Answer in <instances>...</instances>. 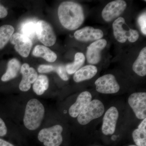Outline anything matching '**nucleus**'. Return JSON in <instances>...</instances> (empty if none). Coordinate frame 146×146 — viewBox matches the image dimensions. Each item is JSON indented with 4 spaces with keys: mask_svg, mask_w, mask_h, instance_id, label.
Segmentation results:
<instances>
[{
    "mask_svg": "<svg viewBox=\"0 0 146 146\" xmlns=\"http://www.w3.org/2000/svg\"><path fill=\"white\" fill-rule=\"evenodd\" d=\"M36 36L46 46H52L56 42V36L52 27L48 22L43 20L36 23Z\"/></svg>",
    "mask_w": 146,
    "mask_h": 146,
    "instance_id": "nucleus-6",
    "label": "nucleus"
},
{
    "mask_svg": "<svg viewBox=\"0 0 146 146\" xmlns=\"http://www.w3.org/2000/svg\"><path fill=\"white\" fill-rule=\"evenodd\" d=\"M21 71L23 78L19 84V89L21 91L26 92L30 89L31 84L36 80L38 74L35 69L30 67L27 63L22 65Z\"/></svg>",
    "mask_w": 146,
    "mask_h": 146,
    "instance_id": "nucleus-13",
    "label": "nucleus"
},
{
    "mask_svg": "<svg viewBox=\"0 0 146 146\" xmlns=\"http://www.w3.org/2000/svg\"><path fill=\"white\" fill-rule=\"evenodd\" d=\"M129 104L133 110L136 117L139 119L146 117V93H134L129 96L128 100Z\"/></svg>",
    "mask_w": 146,
    "mask_h": 146,
    "instance_id": "nucleus-8",
    "label": "nucleus"
},
{
    "mask_svg": "<svg viewBox=\"0 0 146 146\" xmlns=\"http://www.w3.org/2000/svg\"><path fill=\"white\" fill-rule=\"evenodd\" d=\"M56 66L49 65H41L38 68V71L40 73H48L55 71Z\"/></svg>",
    "mask_w": 146,
    "mask_h": 146,
    "instance_id": "nucleus-27",
    "label": "nucleus"
},
{
    "mask_svg": "<svg viewBox=\"0 0 146 146\" xmlns=\"http://www.w3.org/2000/svg\"></svg>",
    "mask_w": 146,
    "mask_h": 146,
    "instance_id": "nucleus-32",
    "label": "nucleus"
},
{
    "mask_svg": "<svg viewBox=\"0 0 146 146\" xmlns=\"http://www.w3.org/2000/svg\"><path fill=\"white\" fill-rule=\"evenodd\" d=\"M127 7L125 1L117 0L108 4L102 11V16L106 22H111L119 17L124 12Z\"/></svg>",
    "mask_w": 146,
    "mask_h": 146,
    "instance_id": "nucleus-9",
    "label": "nucleus"
},
{
    "mask_svg": "<svg viewBox=\"0 0 146 146\" xmlns=\"http://www.w3.org/2000/svg\"><path fill=\"white\" fill-rule=\"evenodd\" d=\"M8 12L6 9L0 4V18H5Z\"/></svg>",
    "mask_w": 146,
    "mask_h": 146,
    "instance_id": "nucleus-29",
    "label": "nucleus"
},
{
    "mask_svg": "<svg viewBox=\"0 0 146 146\" xmlns=\"http://www.w3.org/2000/svg\"><path fill=\"white\" fill-rule=\"evenodd\" d=\"M0 146H15L9 142L0 138Z\"/></svg>",
    "mask_w": 146,
    "mask_h": 146,
    "instance_id": "nucleus-30",
    "label": "nucleus"
},
{
    "mask_svg": "<svg viewBox=\"0 0 146 146\" xmlns=\"http://www.w3.org/2000/svg\"><path fill=\"white\" fill-rule=\"evenodd\" d=\"M132 137L136 146H146V118L133 131Z\"/></svg>",
    "mask_w": 146,
    "mask_h": 146,
    "instance_id": "nucleus-20",
    "label": "nucleus"
},
{
    "mask_svg": "<svg viewBox=\"0 0 146 146\" xmlns=\"http://www.w3.org/2000/svg\"><path fill=\"white\" fill-rule=\"evenodd\" d=\"M33 54L36 57H41L49 62L53 63L57 59L55 53L46 46L37 45L33 51Z\"/></svg>",
    "mask_w": 146,
    "mask_h": 146,
    "instance_id": "nucleus-17",
    "label": "nucleus"
},
{
    "mask_svg": "<svg viewBox=\"0 0 146 146\" xmlns=\"http://www.w3.org/2000/svg\"><path fill=\"white\" fill-rule=\"evenodd\" d=\"M12 44L15 45L14 48L21 56L27 57L29 56L32 46V41L24 35L15 33L10 39Z\"/></svg>",
    "mask_w": 146,
    "mask_h": 146,
    "instance_id": "nucleus-10",
    "label": "nucleus"
},
{
    "mask_svg": "<svg viewBox=\"0 0 146 146\" xmlns=\"http://www.w3.org/2000/svg\"><path fill=\"white\" fill-rule=\"evenodd\" d=\"M36 23L33 21H28L24 23L21 27L22 34L31 40L34 39L36 36Z\"/></svg>",
    "mask_w": 146,
    "mask_h": 146,
    "instance_id": "nucleus-24",
    "label": "nucleus"
},
{
    "mask_svg": "<svg viewBox=\"0 0 146 146\" xmlns=\"http://www.w3.org/2000/svg\"><path fill=\"white\" fill-rule=\"evenodd\" d=\"M49 84V80L47 76L40 75L34 82L33 89L36 95L41 96L48 88Z\"/></svg>",
    "mask_w": 146,
    "mask_h": 146,
    "instance_id": "nucleus-21",
    "label": "nucleus"
},
{
    "mask_svg": "<svg viewBox=\"0 0 146 146\" xmlns=\"http://www.w3.org/2000/svg\"><path fill=\"white\" fill-rule=\"evenodd\" d=\"M96 89L103 94H114L120 90V86L115 76L107 74L102 76L95 82Z\"/></svg>",
    "mask_w": 146,
    "mask_h": 146,
    "instance_id": "nucleus-7",
    "label": "nucleus"
},
{
    "mask_svg": "<svg viewBox=\"0 0 146 146\" xmlns=\"http://www.w3.org/2000/svg\"><path fill=\"white\" fill-rule=\"evenodd\" d=\"M98 69L96 66L88 65L82 67L75 73L74 80L76 82H80L91 79L96 74Z\"/></svg>",
    "mask_w": 146,
    "mask_h": 146,
    "instance_id": "nucleus-16",
    "label": "nucleus"
},
{
    "mask_svg": "<svg viewBox=\"0 0 146 146\" xmlns=\"http://www.w3.org/2000/svg\"><path fill=\"white\" fill-rule=\"evenodd\" d=\"M92 95L88 91H84L78 97L76 102L69 108L70 116L76 118L92 101Z\"/></svg>",
    "mask_w": 146,
    "mask_h": 146,
    "instance_id": "nucleus-15",
    "label": "nucleus"
},
{
    "mask_svg": "<svg viewBox=\"0 0 146 146\" xmlns=\"http://www.w3.org/2000/svg\"><path fill=\"white\" fill-rule=\"evenodd\" d=\"M45 109L42 103L36 99L30 100L27 104L24 115L25 126L30 130L37 129L44 118Z\"/></svg>",
    "mask_w": 146,
    "mask_h": 146,
    "instance_id": "nucleus-2",
    "label": "nucleus"
},
{
    "mask_svg": "<svg viewBox=\"0 0 146 146\" xmlns=\"http://www.w3.org/2000/svg\"><path fill=\"white\" fill-rule=\"evenodd\" d=\"M134 72L140 76L146 75V48L144 47L135 60L132 67Z\"/></svg>",
    "mask_w": 146,
    "mask_h": 146,
    "instance_id": "nucleus-19",
    "label": "nucleus"
},
{
    "mask_svg": "<svg viewBox=\"0 0 146 146\" xmlns=\"http://www.w3.org/2000/svg\"><path fill=\"white\" fill-rule=\"evenodd\" d=\"M63 127L59 125L43 129L38 133V140L45 146H59L63 141Z\"/></svg>",
    "mask_w": 146,
    "mask_h": 146,
    "instance_id": "nucleus-4",
    "label": "nucleus"
},
{
    "mask_svg": "<svg viewBox=\"0 0 146 146\" xmlns=\"http://www.w3.org/2000/svg\"><path fill=\"white\" fill-rule=\"evenodd\" d=\"M74 36L76 39L80 42H88L101 39L104 33L100 29L86 27L76 31Z\"/></svg>",
    "mask_w": 146,
    "mask_h": 146,
    "instance_id": "nucleus-14",
    "label": "nucleus"
},
{
    "mask_svg": "<svg viewBox=\"0 0 146 146\" xmlns=\"http://www.w3.org/2000/svg\"><path fill=\"white\" fill-rule=\"evenodd\" d=\"M107 45L105 39H100L91 44L87 48L86 57L87 62L91 64H97L101 59V52Z\"/></svg>",
    "mask_w": 146,
    "mask_h": 146,
    "instance_id": "nucleus-12",
    "label": "nucleus"
},
{
    "mask_svg": "<svg viewBox=\"0 0 146 146\" xmlns=\"http://www.w3.org/2000/svg\"><path fill=\"white\" fill-rule=\"evenodd\" d=\"M60 23L69 30H75L81 26L84 20L82 6L73 1H65L59 5L58 11Z\"/></svg>",
    "mask_w": 146,
    "mask_h": 146,
    "instance_id": "nucleus-1",
    "label": "nucleus"
},
{
    "mask_svg": "<svg viewBox=\"0 0 146 146\" xmlns=\"http://www.w3.org/2000/svg\"><path fill=\"white\" fill-rule=\"evenodd\" d=\"M14 31V28L10 25H3L0 27V50L7 44Z\"/></svg>",
    "mask_w": 146,
    "mask_h": 146,
    "instance_id": "nucleus-23",
    "label": "nucleus"
},
{
    "mask_svg": "<svg viewBox=\"0 0 146 146\" xmlns=\"http://www.w3.org/2000/svg\"><path fill=\"white\" fill-rule=\"evenodd\" d=\"M103 104L98 100L91 101L78 116V121L82 125H85L95 119L101 117L104 113Z\"/></svg>",
    "mask_w": 146,
    "mask_h": 146,
    "instance_id": "nucleus-3",
    "label": "nucleus"
},
{
    "mask_svg": "<svg viewBox=\"0 0 146 146\" xmlns=\"http://www.w3.org/2000/svg\"><path fill=\"white\" fill-rule=\"evenodd\" d=\"M119 117L117 109L112 106L108 110L103 119L102 132L105 135H112L115 133Z\"/></svg>",
    "mask_w": 146,
    "mask_h": 146,
    "instance_id": "nucleus-11",
    "label": "nucleus"
},
{
    "mask_svg": "<svg viewBox=\"0 0 146 146\" xmlns=\"http://www.w3.org/2000/svg\"><path fill=\"white\" fill-rule=\"evenodd\" d=\"M21 68V63L16 58H13L9 61L6 72L2 76V81L7 82L15 78L18 75Z\"/></svg>",
    "mask_w": 146,
    "mask_h": 146,
    "instance_id": "nucleus-18",
    "label": "nucleus"
},
{
    "mask_svg": "<svg viewBox=\"0 0 146 146\" xmlns=\"http://www.w3.org/2000/svg\"><path fill=\"white\" fill-rule=\"evenodd\" d=\"M125 24L124 18L121 17H119L114 21L112 28L115 39L121 43H125L127 40L131 43L136 42L139 38L138 31L131 29L127 30L124 28Z\"/></svg>",
    "mask_w": 146,
    "mask_h": 146,
    "instance_id": "nucleus-5",
    "label": "nucleus"
},
{
    "mask_svg": "<svg viewBox=\"0 0 146 146\" xmlns=\"http://www.w3.org/2000/svg\"><path fill=\"white\" fill-rule=\"evenodd\" d=\"M85 60L84 54L81 52H78L75 55L74 61L72 63L67 64L65 66L66 72L69 74H75L83 65Z\"/></svg>",
    "mask_w": 146,
    "mask_h": 146,
    "instance_id": "nucleus-22",
    "label": "nucleus"
},
{
    "mask_svg": "<svg viewBox=\"0 0 146 146\" xmlns=\"http://www.w3.org/2000/svg\"><path fill=\"white\" fill-rule=\"evenodd\" d=\"M7 132V128L5 123L2 119L0 118V136H5Z\"/></svg>",
    "mask_w": 146,
    "mask_h": 146,
    "instance_id": "nucleus-28",
    "label": "nucleus"
},
{
    "mask_svg": "<svg viewBox=\"0 0 146 146\" xmlns=\"http://www.w3.org/2000/svg\"><path fill=\"white\" fill-rule=\"evenodd\" d=\"M138 23L140 26L142 33L146 35V14L143 13L138 18Z\"/></svg>",
    "mask_w": 146,
    "mask_h": 146,
    "instance_id": "nucleus-26",
    "label": "nucleus"
},
{
    "mask_svg": "<svg viewBox=\"0 0 146 146\" xmlns=\"http://www.w3.org/2000/svg\"><path fill=\"white\" fill-rule=\"evenodd\" d=\"M128 146H137L134 145H129Z\"/></svg>",
    "mask_w": 146,
    "mask_h": 146,
    "instance_id": "nucleus-31",
    "label": "nucleus"
},
{
    "mask_svg": "<svg viewBox=\"0 0 146 146\" xmlns=\"http://www.w3.org/2000/svg\"><path fill=\"white\" fill-rule=\"evenodd\" d=\"M55 72L60 77V78L65 81H67L69 80V77L67 74L65 67L64 65H60L56 66Z\"/></svg>",
    "mask_w": 146,
    "mask_h": 146,
    "instance_id": "nucleus-25",
    "label": "nucleus"
}]
</instances>
